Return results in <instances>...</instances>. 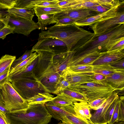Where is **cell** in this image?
Listing matches in <instances>:
<instances>
[{
  "label": "cell",
  "instance_id": "56",
  "mask_svg": "<svg viewBox=\"0 0 124 124\" xmlns=\"http://www.w3.org/2000/svg\"><path fill=\"white\" fill-rule=\"evenodd\" d=\"M5 25L2 22L0 21V31L5 26Z\"/></svg>",
  "mask_w": 124,
  "mask_h": 124
},
{
  "label": "cell",
  "instance_id": "1",
  "mask_svg": "<svg viewBox=\"0 0 124 124\" xmlns=\"http://www.w3.org/2000/svg\"><path fill=\"white\" fill-rule=\"evenodd\" d=\"M124 40V24H119L105 33L93 36L84 44L73 51L76 53L72 62L94 52L102 53Z\"/></svg>",
  "mask_w": 124,
  "mask_h": 124
},
{
  "label": "cell",
  "instance_id": "30",
  "mask_svg": "<svg viewBox=\"0 0 124 124\" xmlns=\"http://www.w3.org/2000/svg\"><path fill=\"white\" fill-rule=\"evenodd\" d=\"M73 103L71 101L58 95L51 101L46 102L45 104L53 105L58 107L72 105Z\"/></svg>",
  "mask_w": 124,
  "mask_h": 124
},
{
  "label": "cell",
  "instance_id": "32",
  "mask_svg": "<svg viewBox=\"0 0 124 124\" xmlns=\"http://www.w3.org/2000/svg\"><path fill=\"white\" fill-rule=\"evenodd\" d=\"M65 70L61 75L57 84L55 87L56 90L53 93L54 94L57 95L62 90L68 88L70 85V82L66 78Z\"/></svg>",
  "mask_w": 124,
  "mask_h": 124
},
{
  "label": "cell",
  "instance_id": "16",
  "mask_svg": "<svg viewBox=\"0 0 124 124\" xmlns=\"http://www.w3.org/2000/svg\"><path fill=\"white\" fill-rule=\"evenodd\" d=\"M107 6L105 0H69L67 7L68 10L85 9L99 5Z\"/></svg>",
  "mask_w": 124,
  "mask_h": 124
},
{
  "label": "cell",
  "instance_id": "41",
  "mask_svg": "<svg viewBox=\"0 0 124 124\" xmlns=\"http://www.w3.org/2000/svg\"><path fill=\"white\" fill-rule=\"evenodd\" d=\"M17 0H0V8L9 10L14 7Z\"/></svg>",
  "mask_w": 124,
  "mask_h": 124
},
{
  "label": "cell",
  "instance_id": "7",
  "mask_svg": "<svg viewBox=\"0 0 124 124\" xmlns=\"http://www.w3.org/2000/svg\"><path fill=\"white\" fill-rule=\"evenodd\" d=\"M9 14V13H8ZM7 26L15 28L14 33L28 36L31 32L38 28L37 23L8 14L2 22Z\"/></svg>",
  "mask_w": 124,
  "mask_h": 124
},
{
  "label": "cell",
  "instance_id": "11",
  "mask_svg": "<svg viewBox=\"0 0 124 124\" xmlns=\"http://www.w3.org/2000/svg\"><path fill=\"white\" fill-rule=\"evenodd\" d=\"M118 96V93L115 91L93 113L91 114L90 119L94 124H107L105 119V115L109 106Z\"/></svg>",
  "mask_w": 124,
  "mask_h": 124
},
{
  "label": "cell",
  "instance_id": "54",
  "mask_svg": "<svg viewBox=\"0 0 124 124\" xmlns=\"http://www.w3.org/2000/svg\"><path fill=\"white\" fill-rule=\"evenodd\" d=\"M0 111L6 115L7 114L10 112L6 108L4 105L0 104Z\"/></svg>",
  "mask_w": 124,
  "mask_h": 124
},
{
  "label": "cell",
  "instance_id": "57",
  "mask_svg": "<svg viewBox=\"0 0 124 124\" xmlns=\"http://www.w3.org/2000/svg\"><path fill=\"white\" fill-rule=\"evenodd\" d=\"M113 124H124V121L115 122Z\"/></svg>",
  "mask_w": 124,
  "mask_h": 124
},
{
  "label": "cell",
  "instance_id": "28",
  "mask_svg": "<svg viewBox=\"0 0 124 124\" xmlns=\"http://www.w3.org/2000/svg\"><path fill=\"white\" fill-rule=\"evenodd\" d=\"M33 9L36 16L43 14H55L67 10L66 8L51 7L36 8Z\"/></svg>",
  "mask_w": 124,
  "mask_h": 124
},
{
  "label": "cell",
  "instance_id": "29",
  "mask_svg": "<svg viewBox=\"0 0 124 124\" xmlns=\"http://www.w3.org/2000/svg\"><path fill=\"white\" fill-rule=\"evenodd\" d=\"M38 54L36 52L32 53L28 58L9 71V75L16 73L25 69L34 60L38 57Z\"/></svg>",
  "mask_w": 124,
  "mask_h": 124
},
{
  "label": "cell",
  "instance_id": "31",
  "mask_svg": "<svg viewBox=\"0 0 124 124\" xmlns=\"http://www.w3.org/2000/svg\"><path fill=\"white\" fill-rule=\"evenodd\" d=\"M16 56L8 54L3 56L0 59V75L10 67Z\"/></svg>",
  "mask_w": 124,
  "mask_h": 124
},
{
  "label": "cell",
  "instance_id": "39",
  "mask_svg": "<svg viewBox=\"0 0 124 124\" xmlns=\"http://www.w3.org/2000/svg\"><path fill=\"white\" fill-rule=\"evenodd\" d=\"M120 105L118 116L116 122L124 121V96L119 97Z\"/></svg>",
  "mask_w": 124,
  "mask_h": 124
},
{
  "label": "cell",
  "instance_id": "15",
  "mask_svg": "<svg viewBox=\"0 0 124 124\" xmlns=\"http://www.w3.org/2000/svg\"><path fill=\"white\" fill-rule=\"evenodd\" d=\"M45 105L52 117L58 121H62L63 118L67 115H77L72 105L58 107L52 105Z\"/></svg>",
  "mask_w": 124,
  "mask_h": 124
},
{
  "label": "cell",
  "instance_id": "34",
  "mask_svg": "<svg viewBox=\"0 0 124 124\" xmlns=\"http://www.w3.org/2000/svg\"><path fill=\"white\" fill-rule=\"evenodd\" d=\"M59 0H35V8L46 7H58Z\"/></svg>",
  "mask_w": 124,
  "mask_h": 124
},
{
  "label": "cell",
  "instance_id": "5",
  "mask_svg": "<svg viewBox=\"0 0 124 124\" xmlns=\"http://www.w3.org/2000/svg\"><path fill=\"white\" fill-rule=\"evenodd\" d=\"M0 89L5 106L10 112L25 109L28 107L29 105L27 101L20 96L9 81L6 82Z\"/></svg>",
  "mask_w": 124,
  "mask_h": 124
},
{
  "label": "cell",
  "instance_id": "53",
  "mask_svg": "<svg viewBox=\"0 0 124 124\" xmlns=\"http://www.w3.org/2000/svg\"><path fill=\"white\" fill-rule=\"evenodd\" d=\"M8 10L0 8V21L3 22L4 19L8 14Z\"/></svg>",
  "mask_w": 124,
  "mask_h": 124
},
{
  "label": "cell",
  "instance_id": "13",
  "mask_svg": "<svg viewBox=\"0 0 124 124\" xmlns=\"http://www.w3.org/2000/svg\"><path fill=\"white\" fill-rule=\"evenodd\" d=\"M65 73L66 78L70 83V85H79L94 81L90 77L94 74L93 72H75L68 67L65 70Z\"/></svg>",
  "mask_w": 124,
  "mask_h": 124
},
{
  "label": "cell",
  "instance_id": "17",
  "mask_svg": "<svg viewBox=\"0 0 124 124\" xmlns=\"http://www.w3.org/2000/svg\"><path fill=\"white\" fill-rule=\"evenodd\" d=\"M61 74L58 71L52 72L38 79L49 93L53 94L55 91L56 85Z\"/></svg>",
  "mask_w": 124,
  "mask_h": 124
},
{
  "label": "cell",
  "instance_id": "25",
  "mask_svg": "<svg viewBox=\"0 0 124 124\" xmlns=\"http://www.w3.org/2000/svg\"><path fill=\"white\" fill-rule=\"evenodd\" d=\"M122 70H124V69L115 68L109 64L94 66L93 67V71L94 73L105 76H108L116 72Z\"/></svg>",
  "mask_w": 124,
  "mask_h": 124
},
{
  "label": "cell",
  "instance_id": "10",
  "mask_svg": "<svg viewBox=\"0 0 124 124\" xmlns=\"http://www.w3.org/2000/svg\"><path fill=\"white\" fill-rule=\"evenodd\" d=\"M122 4V3L116 5L105 12L77 21L74 24L78 27L92 26L97 22L113 18L116 15Z\"/></svg>",
  "mask_w": 124,
  "mask_h": 124
},
{
  "label": "cell",
  "instance_id": "58",
  "mask_svg": "<svg viewBox=\"0 0 124 124\" xmlns=\"http://www.w3.org/2000/svg\"><path fill=\"white\" fill-rule=\"evenodd\" d=\"M57 124H66L62 122H60L58 123Z\"/></svg>",
  "mask_w": 124,
  "mask_h": 124
},
{
  "label": "cell",
  "instance_id": "40",
  "mask_svg": "<svg viewBox=\"0 0 124 124\" xmlns=\"http://www.w3.org/2000/svg\"><path fill=\"white\" fill-rule=\"evenodd\" d=\"M118 96L111 104L108 108L105 116L104 118L106 123L108 124L111 119Z\"/></svg>",
  "mask_w": 124,
  "mask_h": 124
},
{
  "label": "cell",
  "instance_id": "21",
  "mask_svg": "<svg viewBox=\"0 0 124 124\" xmlns=\"http://www.w3.org/2000/svg\"><path fill=\"white\" fill-rule=\"evenodd\" d=\"M71 101L73 103L82 102H88V99L84 94L69 88H66L58 95Z\"/></svg>",
  "mask_w": 124,
  "mask_h": 124
},
{
  "label": "cell",
  "instance_id": "49",
  "mask_svg": "<svg viewBox=\"0 0 124 124\" xmlns=\"http://www.w3.org/2000/svg\"><path fill=\"white\" fill-rule=\"evenodd\" d=\"M124 59L123 58L109 64L115 68L119 69H124Z\"/></svg>",
  "mask_w": 124,
  "mask_h": 124
},
{
  "label": "cell",
  "instance_id": "23",
  "mask_svg": "<svg viewBox=\"0 0 124 124\" xmlns=\"http://www.w3.org/2000/svg\"><path fill=\"white\" fill-rule=\"evenodd\" d=\"M7 11L9 14L31 21L32 20L34 16V9L30 8H13Z\"/></svg>",
  "mask_w": 124,
  "mask_h": 124
},
{
  "label": "cell",
  "instance_id": "19",
  "mask_svg": "<svg viewBox=\"0 0 124 124\" xmlns=\"http://www.w3.org/2000/svg\"><path fill=\"white\" fill-rule=\"evenodd\" d=\"M102 81L110 85L117 90H124V70L118 71L106 76L105 79Z\"/></svg>",
  "mask_w": 124,
  "mask_h": 124
},
{
  "label": "cell",
  "instance_id": "20",
  "mask_svg": "<svg viewBox=\"0 0 124 124\" xmlns=\"http://www.w3.org/2000/svg\"><path fill=\"white\" fill-rule=\"evenodd\" d=\"M75 53V51H66L63 57H61V59H57L53 58V63L61 74L70 66Z\"/></svg>",
  "mask_w": 124,
  "mask_h": 124
},
{
  "label": "cell",
  "instance_id": "43",
  "mask_svg": "<svg viewBox=\"0 0 124 124\" xmlns=\"http://www.w3.org/2000/svg\"><path fill=\"white\" fill-rule=\"evenodd\" d=\"M77 21L76 20L71 18L64 17L58 20L54 25L57 26L70 25L74 24L75 22Z\"/></svg>",
  "mask_w": 124,
  "mask_h": 124
},
{
  "label": "cell",
  "instance_id": "52",
  "mask_svg": "<svg viewBox=\"0 0 124 124\" xmlns=\"http://www.w3.org/2000/svg\"><path fill=\"white\" fill-rule=\"evenodd\" d=\"M0 124H10L8 121L6 115L0 111Z\"/></svg>",
  "mask_w": 124,
  "mask_h": 124
},
{
  "label": "cell",
  "instance_id": "4",
  "mask_svg": "<svg viewBox=\"0 0 124 124\" xmlns=\"http://www.w3.org/2000/svg\"><path fill=\"white\" fill-rule=\"evenodd\" d=\"M9 81L20 96L26 101L39 93H49L37 77L16 79Z\"/></svg>",
  "mask_w": 124,
  "mask_h": 124
},
{
  "label": "cell",
  "instance_id": "9",
  "mask_svg": "<svg viewBox=\"0 0 124 124\" xmlns=\"http://www.w3.org/2000/svg\"><path fill=\"white\" fill-rule=\"evenodd\" d=\"M124 24V12H118L116 16L111 18L97 22L91 27L94 34L98 36L105 33L119 24Z\"/></svg>",
  "mask_w": 124,
  "mask_h": 124
},
{
  "label": "cell",
  "instance_id": "8",
  "mask_svg": "<svg viewBox=\"0 0 124 124\" xmlns=\"http://www.w3.org/2000/svg\"><path fill=\"white\" fill-rule=\"evenodd\" d=\"M80 27L74 23L65 25H54L47 28L48 30L41 31L39 39L53 38L62 40L78 30Z\"/></svg>",
  "mask_w": 124,
  "mask_h": 124
},
{
  "label": "cell",
  "instance_id": "44",
  "mask_svg": "<svg viewBox=\"0 0 124 124\" xmlns=\"http://www.w3.org/2000/svg\"><path fill=\"white\" fill-rule=\"evenodd\" d=\"M77 103L88 119H90L91 114L90 113V108L89 107L88 103L87 102H78Z\"/></svg>",
  "mask_w": 124,
  "mask_h": 124
},
{
  "label": "cell",
  "instance_id": "37",
  "mask_svg": "<svg viewBox=\"0 0 124 124\" xmlns=\"http://www.w3.org/2000/svg\"><path fill=\"white\" fill-rule=\"evenodd\" d=\"M32 53H33V52L31 50H26L21 56L18 59L15 60L13 61L11 65L9 71L18 65L28 58Z\"/></svg>",
  "mask_w": 124,
  "mask_h": 124
},
{
  "label": "cell",
  "instance_id": "27",
  "mask_svg": "<svg viewBox=\"0 0 124 124\" xmlns=\"http://www.w3.org/2000/svg\"><path fill=\"white\" fill-rule=\"evenodd\" d=\"M54 14H43L37 15L38 29L42 31L44 30L45 27L50 24L56 23L57 22L54 19Z\"/></svg>",
  "mask_w": 124,
  "mask_h": 124
},
{
  "label": "cell",
  "instance_id": "33",
  "mask_svg": "<svg viewBox=\"0 0 124 124\" xmlns=\"http://www.w3.org/2000/svg\"><path fill=\"white\" fill-rule=\"evenodd\" d=\"M62 122L66 124H94L92 121L88 122L84 121L75 115L67 116L63 118Z\"/></svg>",
  "mask_w": 124,
  "mask_h": 124
},
{
  "label": "cell",
  "instance_id": "48",
  "mask_svg": "<svg viewBox=\"0 0 124 124\" xmlns=\"http://www.w3.org/2000/svg\"><path fill=\"white\" fill-rule=\"evenodd\" d=\"M10 67H9L4 72L0 75V89L2 86L8 81Z\"/></svg>",
  "mask_w": 124,
  "mask_h": 124
},
{
  "label": "cell",
  "instance_id": "22",
  "mask_svg": "<svg viewBox=\"0 0 124 124\" xmlns=\"http://www.w3.org/2000/svg\"><path fill=\"white\" fill-rule=\"evenodd\" d=\"M37 43L31 49L33 52L34 51L43 47H49L58 46H66L62 40L53 38L39 39Z\"/></svg>",
  "mask_w": 124,
  "mask_h": 124
},
{
  "label": "cell",
  "instance_id": "42",
  "mask_svg": "<svg viewBox=\"0 0 124 124\" xmlns=\"http://www.w3.org/2000/svg\"><path fill=\"white\" fill-rule=\"evenodd\" d=\"M107 98L97 99L88 103L89 108L90 109L96 110L104 102Z\"/></svg>",
  "mask_w": 124,
  "mask_h": 124
},
{
  "label": "cell",
  "instance_id": "45",
  "mask_svg": "<svg viewBox=\"0 0 124 124\" xmlns=\"http://www.w3.org/2000/svg\"><path fill=\"white\" fill-rule=\"evenodd\" d=\"M113 7L102 5L92 7L85 9L91 10L101 13L108 11Z\"/></svg>",
  "mask_w": 124,
  "mask_h": 124
},
{
  "label": "cell",
  "instance_id": "6",
  "mask_svg": "<svg viewBox=\"0 0 124 124\" xmlns=\"http://www.w3.org/2000/svg\"><path fill=\"white\" fill-rule=\"evenodd\" d=\"M38 54V61L33 72L37 78L53 69L54 65V50L49 47H43L34 51Z\"/></svg>",
  "mask_w": 124,
  "mask_h": 124
},
{
  "label": "cell",
  "instance_id": "3",
  "mask_svg": "<svg viewBox=\"0 0 124 124\" xmlns=\"http://www.w3.org/2000/svg\"><path fill=\"white\" fill-rule=\"evenodd\" d=\"M67 88L85 95L88 99V103L97 99L107 98L117 90L110 85L102 81L70 85Z\"/></svg>",
  "mask_w": 124,
  "mask_h": 124
},
{
  "label": "cell",
  "instance_id": "18",
  "mask_svg": "<svg viewBox=\"0 0 124 124\" xmlns=\"http://www.w3.org/2000/svg\"><path fill=\"white\" fill-rule=\"evenodd\" d=\"M38 61V57L34 60L25 69L9 75L8 76V80L10 81L16 79H31L36 77L33 71Z\"/></svg>",
  "mask_w": 124,
  "mask_h": 124
},
{
  "label": "cell",
  "instance_id": "38",
  "mask_svg": "<svg viewBox=\"0 0 124 124\" xmlns=\"http://www.w3.org/2000/svg\"><path fill=\"white\" fill-rule=\"evenodd\" d=\"M78 102L74 103L72 106L78 117L86 121H91L90 119H88L85 115L83 111L78 105Z\"/></svg>",
  "mask_w": 124,
  "mask_h": 124
},
{
  "label": "cell",
  "instance_id": "55",
  "mask_svg": "<svg viewBox=\"0 0 124 124\" xmlns=\"http://www.w3.org/2000/svg\"><path fill=\"white\" fill-rule=\"evenodd\" d=\"M0 104L4 105L2 95L0 89Z\"/></svg>",
  "mask_w": 124,
  "mask_h": 124
},
{
  "label": "cell",
  "instance_id": "24",
  "mask_svg": "<svg viewBox=\"0 0 124 124\" xmlns=\"http://www.w3.org/2000/svg\"><path fill=\"white\" fill-rule=\"evenodd\" d=\"M54 96L48 92L39 93L26 101L29 105L44 104L52 100Z\"/></svg>",
  "mask_w": 124,
  "mask_h": 124
},
{
  "label": "cell",
  "instance_id": "51",
  "mask_svg": "<svg viewBox=\"0 0 124 124\" xmlns=\"http://www.w3.org/2000/svg\"><path fill=\"white\" fill-rule=\"evenodd\" d=\"M124 40L121 41L114 46L110 48L108 51H114L116 50L124 51Z\"/></svg>",
  "mask_w": 124,
  "mask_h": 124
},
{
  "label": "cell",
  "instance_id": "14",
  "mask_svg": "<svg viewBox=\"0 0 124 124\" xmlns=\"http://www.w3.org/2000/svg\"><path fill=\"white\" fill-rule=\"evenodd\" d=\"M124 58V51L119 50L104 52L94 62L93 66L109 64Z\"/></svg>",
  "mask_w": 124,
  "mask_h": 124
},
{
  "label": "cell",
  "instance_id": "36",
  "mask_svg": "<svg viewBox=\"0 0 124 124\" xmlns=\"http://www.w3.org/2000/svg\"><path fill=\"white\" fill-rule=\"evenodd\" d=\"M92 65H76L70 66L68 68L75 72H93Z\"/></svg>",
  "mask_w": 124,
  "mask_h": 124
},
{
  "label": "cell",
  "instance_id": "46",
  "mask_svg": "<svg viewBox=\"0 0 124 124\" xmlns=\"http://www.w3.org/2000/svg\"><path fill=\"white\" fill-rule=\"evenodd\" d=\"M120 105L119 96L117 99L111 119L108 124H113L116 121Z\"/></svg>",
  "mask_w": 124,
  "mask_h": 124
},
{
  "label": "cell",
  "instance_id": "50",
  "mask_svg": "<svg viewBox=\"0 0 124 124\" xmlns=\"http://www.w3.org/2000/svg\"><path fill=\"white\" fill-rule=\"evenodd\" d=\"M91 79L94 81H102L104 80L106 76L101 74L95 73L92 75L90 76Z\"/></svg>",
  "mask_w": 124,
  "mask_h": 124
},
{
  "label": "cell",
  "instance_id": "35",
  "mask_svg": "<svg viewBox=\"0 0 124 124\" xmlns=\"http://www.w3.org/2000/svg\"><path fill=\"white\" fill-rule=\"evenodd\" d=\"M35 0H17L14 8L34 9L35 8Z\"/></svg>",
  "mask_w": 124,
  "mask_h": 124
},
{
  "label": "cell",
  "instance_id": "2",
  "mask_svg": "<svg viewBox=\"0 0 124 124\" xmlns=\"http://www.w3.org/2000/svg\"><path fill=\"white\" fill-rule=\"evenodd\" d=\"M10 124H48L52 118L45 104L29 105L26 109L7 114Z\"/></svg>",
  "mask_w": 124,
  "mask_h": 124
},
{
  "label": "cell",
  "instance_id": "26",
  "mask_svg": "<svg viewBox=\"0 0 124 124\" xmlns=\"http://www.w3.org/2000/svg\"><path fill=\"white\" fill-rule=\"evenodd\" d=\"M103 53L94 52L76 61L72 62L70 66L76 65H92L93 63Z\"/></svg>",
  "mask_w": 124,
  "mask_h": 124
},
{
  "label": "cell",
  "instance_id": "12",
  "mask_svg": "<svg viewBox=\"0 0 124 124\" xmlns=\"http://www.w3.org/2000/svg\"><path fill=\"white\" fill-rule=\"evenodd\" d=\"M99 13L96 11L85 9L65 11L54 14V19L57 22L61 18L68 17L73 19L77 21Z\"/></svg>",
  "mask_w": 124,
  "mask_h": 124
},
{
  "label": "cell",
  "instance_id": "47",
  "mask_svg": "<svg viewBox=\"0 0 124 124\" xmlns=\"http://www.w3.org/2000/svg\"><path fill=\"white\" fill-rule=\"evenodd\" d=\"M15 28L6 26V25L0 31V38L4 39L6 36L11 33H14Z\"/></svg>",
  "mask_w": 124,
  "mask_h": 124
}]
</instances>
